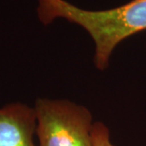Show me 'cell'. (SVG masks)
Masks as SVG:
<instances>
[{
	"mask_svg": "<svg viewBox=\"0 0 146 146\" xmlns=\"http://www.w3.org/2000/svg\"><path fill=\"white\" fill-rule=\"evenodd\" d=\"M36 11L44 25L63 18L88 32L95 44L94 63L100 70L108 67L110 58L120 42L146 29V0H131L100 11L82 9L66 0H38Z\"/></svg>",
	"mask_w": 146,
	"mask_h": 146,
	"instance_id": "cell-1",
	"label": "cell"
},
{
	"mask_svg": "<svg viewBox=\"0 0 146 146\" xmlns=\"http://www.w3.org/2000/svg\"><path fill=\"white\" fill-rule=\"evenodd\" d=\"M38 146H93V117L68 100L39 98L35 104Z\"/></svg>",
	"mask_w": 146,
	"mask_h": 146,
	"instance_id": "cell-2",
	"label": "cell"
},
{
	"mask_svg": "<svg viewBox=\"0 0 146 146\" xmlns=\"http://www.w3.org/2000/svg\"><path fill=\"white\" fill-rule=\"evenodd\" d=\"M34 108L21 102L0 108V146H36Z\"/></svg>",
	"mask_w": 146,
	"mask_h": 146,
	"instance_id": "cell-3",
	"label": "cell"
},
{
	"mask_svg": "<svg viewBox=\"0 0 146 146\" xmlns=\"http://www.w3.org/2000/svg\"><path fill=\"white\" fill-rule=\"evenodd\" d=\"M91 136L93 146H113L110 139V136L108 127L101 122L94 123Z\"/></svg>",
	"mask_w": 146,
	"mask_h": 146,
	"instance_id": "cell-4",
	"label": "cell"
}]
</instances>
